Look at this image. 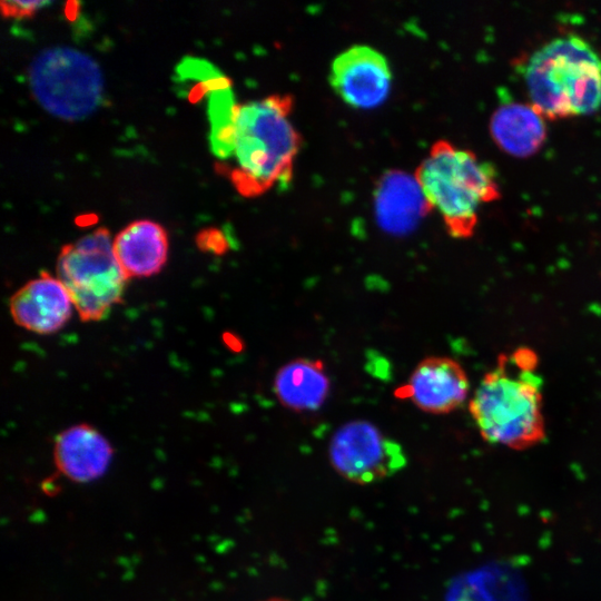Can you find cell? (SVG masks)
Listing matches in <instances>:
<instances>
[{
    "mask_svg": "<svg viewBox=\"0 0 601 601\" xmlns=\"http://www.w3.org/2000/svg\"><path fill=\"white\" fill-rule=\"evenodd\" d=\"M538 357L525 347L501 354L476 387L469 411L491 444L528 450L545 437L542 377Z\"/></svg>",
    "mask_w": 601,
    "mask_h": 601,
    "instance_id": "obj_1",
    "label": "cell"
},
{
    "mask_svg": "<svg viewBox=\"0 0 601 601\" xmlns=\"http://www.w3.org/2000/svg\"><path fill=\"white\" fill-rule=\"evenodd\" d=\"M290 95H270L237 105L231 138V166H221L245 197L264 194L275 184L285 186L293 174L302 137L289 119Z\"/></svg>",
    "mask_w": 601,
    "mask_h": 601,
    "instance_id": "obj_2",
    "label": "cell"
},
{
    "mask_svg": "<svg viewBox=\"0 0 601 601\" xmlns=\"http://www.w3.org/2000/svg\"><path fill=\"white\" fill-rule=\"evenodd\" d=\"M524 80L530 102L545 118L589 114L601 104V56L578 35L559 36L531 53Z\"/></svg>",
    "mask_w": 601,
    "mask_h": 601,
    "instance_id": "obj_3",
    "label": "cell"
},
{
    "mask_svg": "<svg viewBox=\"0 0 601 601\" xmlns=\"http://www.w3.org/2000/svg\"><path fill=\"white\" fill-rule=\"evenodd\" d=\"M426 200L455 238H469L481 204L501 196L494 166L446 139L435 141L414 174Z\"/></svg>",
    "mask_w": 601,
    "mask_h": 601,
    "instance_id": "obj_4",
    "label": "cell"
},
{
    "mask_svg": "<svg viewBox=\"0 0 601 601\" xmlns=\"http://www.w3.org/2000/svg\"><path fill=\"white\" fill-rule=\"evenodd\" d=\"M28 79L37 102L62 120L89 117L104 99V75L98 62L68 46L40 51L29 66Z\"/></svg>",
    "mask_w": 601,
    "mask_h": 601,
    "instance_id": "obj_5",
    "label": "cell"
},
{
    "mask_svg": "<svg viewBox=\"0 0 601 601\" xmlns=\"http://www.w3.org/2000/svg\"><path fill=\"white\" fill-rule=\"evenodd\" d=\"M56 270L82 322L104 319L122 300L128 279L105 227L62 246Z\"/></svg>",
    "mask_w": 601,
    "mask_h": 601,
    "instance_id": "obj_6",
    "label": "cell"
},
{
    "mask_svg": "<svg viewBox=\"0 0 601 601\" xmlns=\"http://www.w3.org/2000/svg\"><path fill=\"white\" fill-rule=\"evenodd\" d=\"M328 456L342 477L361 485L392 477L407 465L403 446L364 420L349 421L333 434Z\"/></svg>",
    "mask_w": 601,
    "mask_h": 601,
    "instance_id": "obj_7",
    "label": "cell"
},
{
    "mask_svg": "<svg viewBox=\"0 0 601 601\" xmlns=\"http://www.w3.org/2000/svg\"><path fill=\"white\" fill-rule=\"evenodd\" d=\"M392 73L384 55L366 45H354L332 62L329 82L338 96L357 108L382 104L391 88Z\"/></svg>",
    "mask_w": 601,
    "mask_h": 601,
    "instance_id": "obj_8",
    "label": "cell"
},
{
    "mask_svg": "<svg viewBox=\"0 0 601 601\" xmlns=\"http://www.w3.org/2000/svg\"><path fill=\"white\" fill-rule=\"evenodd\" d=\"M73 308L65 285L47 272L26 283L9 299L13 322L40 335L60 331L68 323Z\"/></svg>",
    "mask_w": 601,
    "mask_h": 601,
    "instance_id": "obj_9",
    "label": "cell"
},
{
    "mask_svg": "<svg viewBox=\"0 0 601 601\" xmlns=\"http://www.w3.org/2000/svg\"><path fill=\"white\" fill-rule=\"evenodd\" d=\"M406 392L423 412L447 414L466 401L470 383L464 368L455 359L431 356L416 365Z\"/></svg>",
    "mask_w": 601,
    "mask_h": 601,
    "instance_id": "obj_10",
    "label": "cell"
},
{
    "mask_svg": "<svg viewBox=\"0 0 601 601\" xmlns=\"http://www.w3.org/2000/svg\"><path fill=\"white\" fill-rule=\"evenodd\" d=\"M374 208L378 225L398 235L413 230L432 210L415 176L398 169L385 171L377 181Z\"/></svg>",
    "mask_w": 601,
    "mask_h": 601,
    "instance_id": "obj_11",
    "label": "cell"
},
{
    "mask_svg": "<svg viewBox=\"0 0 601 601\" xmlns=\"http://www.w3.org/2000/svg\"><path fill=\"white\" fill-rule=\"evenodd\" d=\"M112 449L107 439L88 424L70 426L55 440L53 457L57 467L73 481H90L108 467Z\"/></svg>",
    "mask_w": 601,
    "mask_h": 601,
    "instance_id": "obj_12",
    "label": "cell"
},
{
    "mask_svg": "<svg viewBox=\"0 0 601 601\" xmlns=\"http://www.w3.org/2000/svg\"><path fill=\"white\" fill-rule=\"evenodd\" d=\"M114 252L127 279L152 276L167 262V231L154 220H135L117 234Z\"/></svg>",
    "mask_w": 601,
    "mask_h": 601,
    "instance_id": "obj_13",
    "label": "cell"
},
{
    "mask_svg": "<svg viewBox=\"0 0 601 601\" xmlns=\"http://www.w3.org/2000/svg\"><path fill=\"white\" fill-rule=\"evenodd\" d=\"M331 382L319 359L295 358L276 373L274 392L286 408L303 413L318 410L326 401Z\"/></svg>",
    "mask_w": 601,
    "mask_h": 601,
    "instance_id": "obj_14",
    "label": "cell"
},
{
    "mask_svg": "<svg viewBox=\"0 0 601 601\" xmlns=\"http://www.w3.org/2000/svg\"><path fill=\"white\" fill-rule=\"evenodd\" d=\"M545 117L531 104L510 101L499 106L490 119L493 139L505 151L529 156L546 136Z\"/></svg>",
    "mask_w": 601,
    "mask_h": 601,
    "instance_id": "obj_15",
    "label": "cell"
},
{
    "mask_svg": "<svg viewBox=\"0 0 601 601\" xmlns=\"http://www.w3.org/2000/svg\"><path fill=\"white\" fill-rule=\"evenodd\" d=\"M196 244L203 252L224 255L230 247L224 233L217 228H207L196 236Z\"/></svg>",
    "mask_w": 601,
    "mask_h": 601,
    "instance_id": "obj_16",
    "label": "cell"
},
{
    "mask_svg": "<svg viewBox=\"0 0 601 601\" xmlns=\"http://www.w3.org/2000/svg\"><path fill=\"white\" fill-rule=\"evenodd\" d=\"M49 1H1V12L6 18H29L50 4Z\"/></svg>",
    "mask_w": 601,
    "mask_h": 601,
    "instance_id": "obj_17",
    "label": "cell"
}]
</instances>
